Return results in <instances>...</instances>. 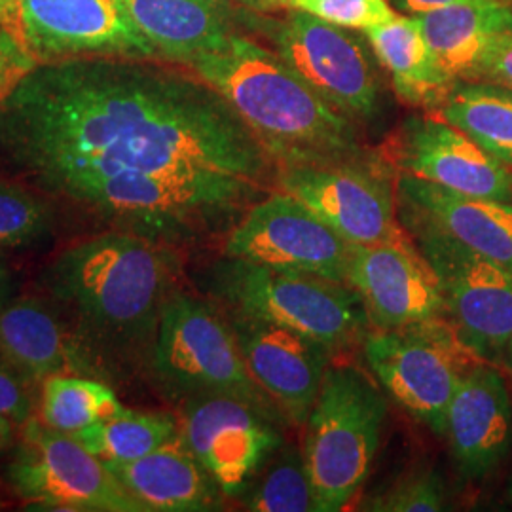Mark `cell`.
Masks as SVG:
<instances>
[{"instance_id": "obj_13", "label": "cell", "mask_w": 512, "mask_h": 512, "mask_svg": "<svg viewBox=\"0 0 512 512\" xmlns=\"http://www.w3.org/2000/svg\"><path fill=\"white\" fill-rule=\"evenodd\" d=\"M274 416L228 395L186 399L181 439L224 497H241L283 444Z\"/></svg>"}, {"instance_id": "obj_37", "label": "cell", "mask_w": 512, "mask_h": 512, "mask_svg": "<svg viewBox=\"0 0 512 512\" xmlns=\"http://www.w3.org/2000/svg\"><path fill=\"white\" fill-rule=\"evenodd\" d=\"M230 4H236L239 8L258 12V14H272L279 6V0H226Z\"/></svg>"}, {"instance_id": "obj_16", "label": "cell", "mask_w": 512, "mask_h": 512, "mask_svg": "<svg viewBox=\"0 0 512 512\" xmlns=\"http://www.w3.org/2000/svg\"><path fill=\"white\" fill-rule=\"evenodd\" d=\"M348 285L361 296L374 329L444 321L437 279L412 239L351 245Z\"/></svg>"}, {"instance_id": "obj_11", "label": "cell", "mask_w": 512, "mask_h": 512, "mask_svg": "<svg viewBox=\"0 0 512 512\" xmlns=\"http://www.w3.org/2000/svg\"><path fill=\"white\" fill-rule=\"evenodd\" d=\"M397 183V181H395ZM376 158L277 167L279 190L294 196L351 245L401 241L397 184Z\"/></svg>"}, {"instance_id": "obj_42", "label": "cell", "mask_w": 512, "mask_h": 512, "mask_svg": "<svg viewBox=\"0 0 512 512\" xmlns=\"http://www.w3.org/2000/svg\"><path fill=\"white\" fill-rule=\"evenodd\" d=\"M287 2H289V0H279V4H287Z\"/></svg>"}, {"instance_id": "obj_4", "label": "cell", "mask_w": 512, "mask_h": 512, "mask_svg": "<svg viewBox=\"0 0 512 512\" xmlns=\"http://www.w3.org/2000/svg\"><path fill=\"white\" fill-rule=\"evenodd\" d=\"M207 283L219 308L296 330L332 351L368 334L365 304L342 281L226 256L209 270Z\"/></svg>"}, {"instance_id": "obj_7", "label": "cell", "mask_w": 512, "mask_h": 512, "mask_svg": "<svg viewBox=\"0 0 512 512\" xmlns=\"http://www.w3.org/2000/svg\"><path fill=\"white\" fill-rule=\"evenodd\" d=\"M437 279L444 321L484 361L503 359L512 340V272L421 220L397 213Z\"/></svg>"}, {"instance_id": "obj_34", "label": "cell", "mask_w": 512, "mask_h": 512, "mask_svg": "<svg viewBox=\"0 0 512 512\" xmlns=\"http://www.w3.org/2000/svg\"><path fill=\"white\" fill-rule=\"evenodd\" d=\"M465 80H488L512 88V33L495 37L478 55Z\"/></svg>"}, {"instance_id": "obj_32", "label": "cell", "mask_w": 512, "mask_h": 512, "mask_svg": "<svg viewBox=\"0 0 512 512\" xmlns=\"http://www.w3.org/2000/svg\"><path fill=\"white\" fill-rule=\"evenodd\" d=\"M38 67L31 54L18 38L4 29L0 31V107L18 90L19 84Z\"/></svg>"}, {"instance_id": "obj_38", "label": "cell", "mask_w": 512, "mask_h": 512, "mask_svg": "<svg viewBox=\"0 0 512 512\" xmlns=\"http://www.w3.org/2000/svg\"><path fill=\"white\" fill-rule=\"evenodd\" d=\"M10 293H12V275L0 260V310L10 302Z\"/></svg>"}, {"instance_id": "obj_6", "label": "cell", "mask_w": 512, "mask_h": 512, "mask_svg": "<svg viewBox=\"0 0 512 512\" xmlns=\"http://www.w3.org/2000/svg\"><path fill=\"white\" fill-rule=\"evenodd\" d=\"M148 366L173 395H228L289 421L253 380L226 313L198 296L181 291L169 296Z\"/></svg>"}, {"instance_id": "obj_43", "label": "cell", "mask_w": 512, "mask_h": 512, "mask_svg": "<svg viewBox=\"0 0 512 512\" xmlns=\"http://www.w3.org/2000/svg\"><path fill=\"white\" fill-rule=\"evenodd\" d=\"M0 509H2V501H0Z\"/></svg>"}, {"instance_id": "obj_41", "label": "cell", "mask_w": 512, "mask_h": 512, "mask_svg": "<svg viewBox=\"0 0 512 512\" xmlns=\"http://www.w3.org/2000/svg\"><path fill=\"white\" fill-rule=\"evenodd\" d=\"M509 499H511V503H512V480H511V484H509Z\"/></svg>"}, {"instance_id": "obj_27", "label": "cell", "mask_w": 512, "mask_h": 512, "mask_svg": "<svg viewBox=\"0 0 512 512\" xmlns=\"http://www.w3.org/2000/svg\"><path fill=\"white\" fill-rule=\"evenodd\" d=\"M40 385V420L67 435L107 420L126 408L110 385L93 376L55 374Z\"/></svg>"}, {"instance_id": "obj_44", "label": "cell", "mask_w": 512, "mask_h": 512, "mask_svg": "<svg viewBox=\"0 0 512 512\" xmlns=\"http://www.w3.org/2000/svg\"><path fill=\"white\" fill-rule=\"evenodd\" d=\"M0 31H2V27H0Z\"/></svg>"}, {"instance_id": "obj_19", "label": "cell", "mask_w": 512, "mask_h": 512, "mask_svg": "<svg viewBox=\"0 0 512 512\" xmlns=\"http://www.w3.org/2000/svg\"><path fill=\"white\" fill-rule=\"evenodd\" d=\"M397 213L421 220L512 272V203L480 200L399 173Z\"/></svg>"}, {"instance_id": "obj_12", "label": "cell", "mask_w": 512, "mask_h": 512, "mask_svg": "<svg viewBox=\"0 0 512 512\" xmlns=\"http://www.w3.org/2000/svg\"><path fill=\"white\" fill-rule=\"evenodd\" d=\"M224 255L348 283L351 243L291 194H270L226 234Z\"/></svg>"}, {"instance_id": "obj_2", "label": "cell", "mask_w": 512, "mask_h": 512, "mask_svg": "<svg viewBox=\"0 0 512 512\" xmlns=\"http://www.w3.org/2000/svg\"><path fill=\"white\" fill-rule=\"evenodd\" d=\"M179 274V249L105 230L57 253L40 283L105 378L120 366L148 361Z\"/></svg>"}, {"instance_id": "obj_5", "label": "cell", "mask_w": 512, "mask_h": 512, "mask_svg": "<svg viewBox=\"0 0 512 512\" xmlns=\"http://www.w3.org/2000/svg\"><path fill=\"white\" fill-rule=\"evenodd\" d=\"M382 391L355 366H329L306 421L304 459L319 512L342 511L363 488L384 435Z\"/></svg>"}, {"instance_id": "obj_3", "label": "cell", "mask_w": 512, "mask_h": 512, "mask_svg": "<svg viewBox=\"0 0 512 512\" xmlns=\"http://www.w3.org/2000/svg\"><path fill=\"white\" fill-rule=\"evenodd\" d=\"M184 67L236 109L277 167L374 158L355 120L253 38L238 33L224 50L196 55Z\"/></svg>"}, {"instance_id": "obj_23", "label": "cell", "mask_w": 512, "mask_h": 512, "mask_svg": "<svg viewBox=\"0 0 512 512\" xmlns=\"http://www.w3.org/2000/svg\"><path fill=\"white\" fill-rule=\"evenodd\" d=\"M412 18L440 67L454 80H465L482 50L512 33V2L454 0Z\"/></svg>"}, {"instance_id": "obj_29", "label": "cell", "mask_w": 512, "mask_h": 512, "mask_svg": "<svg viewBox=\"0 0 512 512\" xmlns=\"http://www.w3.org/2000/svg\"><path fill=\"white\" fill-rule=\"evenodd\" d=\"M52 202L8 175H0V251H21L42 245L52 236Z\"/></svg>"}, {"instance_id": "obj_20", "label": "cell", "mask_w": 512, "mask_h": 512, "mask_svg": "<svg viewBox=\"0 0 512 512\" xmlns=\"http://www.w3.org/2000/svg\"><path fill=\"white\" fill-rule=\"evenodd\" d=\"M0 359L33 384L55 374L101 378L61 313L35 296L12 300L0 310Z\"/></svg>"}, {"instance_id": "obj_22", "label": "cell", "mask_w": 512, "mask_h": 512, "mask_svg": "<svg viewBox=\"0 0 512 512\" xmlns=\"http://www.w3.org/2000/svg\"><path fill=\"white\" fill-rule=\"evenodd\" d=\"M145 512L219 511L222 492L181 439L165 442L145 458L107 463Z\"/></svg>"}, {"instance_id": "obj_39", "label": "cell", "mask_w": 512, "mask_h": 512, "mask_svg": "<svg viewBox=\"0 0 512 512\" xmlns=\"http://www.w3.org/2000/svg\"><path fill=\"white\" fill-rule=\"evenodd\" d=\"M14 423L16 421L0 416V450H4L8 446V442L12 440V433H14Z\"/></svg>"}, {"instance_id": "obj_21", "label": "cell", "mask_w": 512, "mask_h": 512, "mask_svg": "<svg viewBox=\"0 0 512 512\" xmlns=\"http://www.w3.org/2000/svg\"><path fill=\"white\" fill-rule=\"evenodd\" d=\"M160 59L186 65L192 57L224 50L247 27L251 10L226 0H122Z\"/></svg>"}, {"instance_id": "obj_30", "label": "cell", "mask_w": 512, "mask_h": 512, "mask_svg": "<svg viewBox=\"0 0 512 512\" xmlns=\"http://www.w3.org/2000/svg\"><path fill=\"white\" fill-rule=\"evenodd\" d=\"M444 480L433 469H414L363 501L361 511L437 512L444 509Z\"/></svg>"}, {"instance_id": "obj_24", "label": "cell", "mask_w": 512, "mask_h": 512, "mask_svg": "<svg viewBox=\"0 0 512 512\" xmlns=\"http://www.w3.org/2000/svg\"><path fill=\"white\" fill-rule=\"evenodd\" d=\"M378 63L389 74L395 93L406 105L440 109L458 80L446 73L429 50L414 18H393L366 29Z\"/></svg>"}, {"instance_id": "obj_33", "label": "cell", "mask_w": 512, "mask_h": 512, "mask_svg": "<svg viewBox=\"0 0 512 512\" xmlns=\"http://www.w3.org/2000/svg\"><path fill=\"white\" fill-rule=\"evenodd\" d=\"M35 385L0 359V416L16 423L29 420L35 410Z\"/></svg>"}, {"instance_id": "obj_45", "label": "cell", "mask_w": 512, "mask_h": 512, "mask_svg": "<svg viewBox=\"0 0 512 512\" xmlns=\"http://www.w3.org/2000/svg\"><path fill=\"white\" fill-rule=\"evenodd\" d=\"M511 2H512V0H511Z\"/></svg>"}, {"instance_id": "obj_36", "label": "cell", "mask_w": 512, "mask_h": 512, "mask_svg": "<svg viewBox=\"0 0 512 512\" xmlns=\"http://www.w3.org/2000/svg\"><path fill=\"white\" fill-rule=\"evenodd\" d=\"M454 0H393V4L408 16H418V14H425L431 12L440 6H446Z\"/></svg>"}, {"instance_id": "obj_10", "label": "cell", "mask_w": 512, "mask_h": 512, "mask_svg": "<svg viewBox=\"0 0 512 512\" xmlns=\"http://www.w3.org/2000/svg\"><path fill=\"white\" fill-rule=\"evenodd\" d=\"M366 363L387 395L414 420L444 437L446 414L465 365L454 330L446 321H425L399 329L368 330Z\"/></svg>"}, {"instance_id": "obj_1", "label": "cell", "mask_w": 512, "mask_h": 512, "mask_svg": "<svg viewBox=\"0 0 512 512\" xmlns=\"http://www.w3.org/2000/svg\"><path fill=\"white\" fill-rule=\"evenodd\" d=\"M0 167L61 205L124 173L226 175L264 186L277 169L200 76L110 55L38 65L19 84L0 107Z\"/></svg>"}, {"instance_id": "obj_25", "label": "cell", "mask_w": 512, "mask_h": 512, "mask_svg": "<svg viewBox=\"0 0 512 512\" xmlns=\"http://www.w3.org/2000/svg\"><path fill=\"white\" fill-rule=\"evenodd\" d=\"M439 112L495 160L512 167V88L458 80Z\"/></svg>"}, {"instance_id": "obj_9", "label": "cell", "mask_w": 512, "mask_h": 512, "mask_svg": "<svg viewBox=\"0 0 512 512\" xmlns=\"http://www.w3.org/2000/svg\"><path fill=\"white\" fill-rule=\"evenodd\" d=\"M4 480L33 511L145 512L103 459L40 418L21 423Z\"/></svg>"}, {"instance_id": "obj_14", "label": "cell", "mask_w": 512, "mask_h": 512, "mask_svg": "<svg viewBox=\"0 0 512 512\" xmlns=\"http://www.w3.org/2000/svg\"><path fill=\"white\" fill-rule=\"evenodd\" d=\"M19 12L38 65L97 55L160 59L122 0H19Z\"/></svg>"}, {"instance_id": "obj_31", "label": "cell", "mask_w": 512, "mask_h": 512, "mask_svg": "<svg viewBox=\"0 0 512 512\" xmlns=\"http://www.w3.org/2000/svg\"><path fill=\"white\" fill-rule=\"evenodd\" d=\"M287 6L338 27L366 31L397 18L387 0H289Z\"/></svg>"}, {"instance_id": "obj_40", "label": "cell", "mask_w": 512, "mask_h": 512, "mask_svg": "<svg viewBox=\"0 0 512 512\" xmlns=\"http://www.w3.org/2000/svg\"><path fill=\"white\" fill-rule=\"evenodd\" d=\"M503 361H505V365H507L509 372L512 374V340L509 342V346L505 348V353H503Z\"/></svg>"}, {"instance_id": "obj_35", "label": "cell", "mask_w": 512, "mask_h": 512, "mask_svg": "<svg viewBox=\"0 0 512 512\" xmlns=\"http://www.w3.org/2000/svg\"><path fill=\"white\" fill-rule=\"evenodd\" d=\"M0 27L10 33L12 37L23 42V31H21V12H19V0H0Z\"/></svg>"}, {"instance_id": "obj_8", "label": "cell", "mask_w": 512, "mask_h": 512, "mask_svg": "<svg viewBox=\"0 0 512 512\" xmlns=\"http://www.w3.org/2000/svg\"><path fill=\"white\" fill-rule=\"evenodd\" d=\"M247 27L268 38L275 54L334 109L355 122H370L380 114L376 55L363 38L294 8L281 19L251 12Z\"/></svg>"}, {"instance_id": "obj_26", "label": "cell", "mask_w": 512, "mask_h": 512, "mask_svg": "<svg viewBox=\"0 0 512 512\" xmlns=\"http://www.w3.org/2000/svg\"><path fill=\"white\" fill-rule=\"evenodd\" d=\"M179 433L181 425L171 414L124 408L107 420L74 433L73 437L105 463H128L145 458Z\"/></svg>"}, {"instance_id": "obj_17", "label": "cell", "mask_w": 512, "mask_h": 512, "mask_svg": "<svg viewBox=\"0 0 512 512\" xmlns=\"http://www.w3.org/2000/svg\"><path fill=\"white\" fill-rule=\"evenodd\" d=\"M401 173L480 200L512 203V171L446 120L410 116L393 143Z\"/></svg>"}, {"instance_id": "obj_18", "label": "cell", "mask_w": 512, "mask_h": 512, "mask_svg": "<svg viewBox=\"0 0 512 512\" xmlns=\"http://www.w3.org/2000/svg\"><path fill=\"white\" fill-rule=\"evenodd\" d=\"M444 437L467 480L492 475L512 446L511 395L499 370L469 366L446 414Z\"/></svg>"}, {"instance_id": "obj_28", "label": "cell", "mask_w": 512, "mask_h": 512, "mask_svg": "<svg viewBox=\"0 0 512 512\" xmlns=\"http://www.w3.org/2000/svg\"><path fill=\"white\" fill-rule=\"evenodd\" d=\"M245 509L253 512H319L304 452L281 444L245 492Z\"/></svg>"}, {"instance_id": "obj_15", "label": "cell", "mask_w": 512, "mask_h": 512, "mask_svg": "<svg viewBox=\"0 0 512 512\" xmlns=\"http://www.w3.org/2000/svg\"><path fill=\"white\" fill-rule=\"evenodd\" d=\"M226 313L253 380L294 425H306L329 370L332 349L293 329Z\"/></svg>"}]
</instances>
